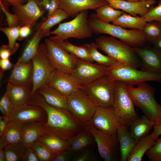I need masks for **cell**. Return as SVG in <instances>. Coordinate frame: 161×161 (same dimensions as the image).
I'll use <instances>...</instances> for the list:
<instances>
[{
  "label": "cell",
  "mask_w": 161,
  "mask_h": 161,
  "mask_svg": "<svg viewBox=\"0 0 161 161\" xmlns=\"http://www.w3.org/2000/svg\"><path fill=\"white\" fill-rule=\"evenodd\" d=\"M28 104L40 106L46 112L47 121L41 124L45 134L68 141L84 129L83 124L68 110L50 105L37 92L31 95Z\"/></svg>",
  "instance_id": "1"
},
{
  "label": "cell",
  "mask_w": 161,
  "mask_h": 161,
  "mask_svg": "<svg viewBox=\"0 0 161 161\" xmlns=\"http://www.w3.org/2000/svg\"><path fill=\"white\" fill-rule=\"evenodd\" d=\"M137 85L134 87V85L126 84V89L134 105L154 123V126H161V105L155 99V88L146 81Z\"/></svg>",
  "instance_id": "2"
},
{
  "label": "cell",
  "mask_w": 161,
  "mask_h": 161,
  "mask_svg": "<svg viewBox=\"0 0 161 161\" xmlns=\"http://www.w3.org/2000/svg\"><path fill=\"white\" fill-rule=\"evenodd\" d=\"M88 23L93 33L109 35L133 47H142L147 41L143 30H127L104 23L98 18L95 13L90 14Z\"/></svg>",
  "instance_id": "3"
},
{
  "label": "cell",
  "mask_w": 161,
  "mask_h": 161,
  "mask_svg": "<svg viewBox=\"0 0 161 161\" xmlns=\"http://www.w3.org/2000/svg\"><path fill=\"white\" fill-rule=\"evenodd\" d=\"M95 43L98 48L120 64L136 69L140 67L141 61L134 47L111 36H99Z\"/></svg>",
  "instance_id": "4"
},
{
  "label": "cell",
  "mask_w": 161,
  "mask_h": 161,
  "mask_svg": "<svg viewBox=\"0 0 161 161\" xmlns=\"http://www.w3.org/2000/svg\"><path fill=\"white\" fill-rule=\"evenodd\" d=\"M88 10H84L72 20L59 24L56 29L50 32L55 35L49 38L52 41H62L69 38L81 39L91 37L93 33L88 24Z\"/></svg>",
  "instance_id": "5"
},
{
  "label": "cell",
  "mask_w": 161,
  "mask_h": 161,
  "mask_svg": "<svg viewBox=\"0 0 161 161\" xmlns=\"http://www.w3.org/2000/svg\"><path fill=\"white\" fill-rule=\"evenodd\" d=\"M134 106L126 89V84L120 81H115L112 106L121 123L129 127L139 117Z\"/></svg>",
  "instance_id": "6"
},
{
  "label": "cell",
  "mask_w": 161,
  "mask_h": 161,
  "mask_svg": "<svg viewBox=\"0 0 161 161\" xmlns=\"http://www.w3.org/2000/svg\"><path fill=\"white\" fill-rule=\"evenodd\" d=\"M137 69L119 64L108 67L106 75L113 81H120L132 85L147 81L161 82V74L148 72Z\"/></svg>",
  "instance_id": "7"
},
{
  "label": "cell",
  "mask_w": 161,
  "mask_h": 161,
  "mask_svg": "<svg viewBox=\"0 0 161 161\" xmlns=\"http://www.w3.org/2000/svg\"><path fill=\"white\" fill-rule=\"evenodd\" d=\"M114 81L106 75L81 86V89L97 106H112Z\"/></svg>",
  "instance_id": "8"
},
{
  "label": "cell",
  "mask_w": 161,
  "mask_h": 161,
  "mask_svg": "<svg viewBox=\"0 0 161 161\" xmlns=\"http://www.w3.org/2000/svg\"><path fill=\"white\" fill-rule=\"evenodd\" d=\"M68 110L82 124L90 122L97 106L80 89L68 97Z\"/></svg>",
  "instance_id": "9"
},
{
  "label": "cell",
  "mask_w": 161,
  "mask_h": 161,
  "mask_svg": "<svg viewBox=\"0 0 161 161\" xmlns=\"http://www.w3.org/2000/svg\"><path fill=\"white\" fill-rule=\"evenodd\" d=\"M33 66L32 95L44 85L55 69L47 55L45 43L40 44L37 52L32 59Z\"/></svg>",
  "instance_id": "10"
},
{
  "label": "cell",
  "mask_w": 161,
  "mask_h": 161,
  "mask_svg": "<svg viewBox=\"0 0 161 161\" xmlns=\"http://www.w3.org/2000/svg\"><path fill=\"white\" fill-rule=\"evenodd\" d=\"M83 125L84 128L94 137L99 153L103 159L105 161L116 160L119 143L117 133L110 134L99 130L95 128L90 122Z\"/></svg>",
  "instance_id": "11"
},
{
  "label": "cell",
  "mask_w": 161,
  "mask_h": 161,
  "mask_svg": "<svg viewBox=\"0 0 161 161\" xmlns=\"http://www.w3.org/2000/svg\"><path fill=\"white\" fill-rule=\"evenodd\" d=\"M48 58L58 71L70 75L75 67L78 58L57 46L49 38L45 40Z\"/></svg>",
  "instance_id": "12"
},
{
  "label": "cell",
  "mask_w": 161,
  "mask_h": 161,
  "mask_svg": "<svg viewBox=\"0 0 161 161\" xmlns=\"http://www.w3.org/2000/svg\"><path fill=\"white\" fill-rule=\"evenodd\" d=\"M108 68L104 66L78 58L76 66L70 75L81 86L106 75Z\"/></svg>",
  "instance_id": "13"
},
{
  "label": "cell",
  "mask_w": 161,
  "mask_h": 161,
  "mask_svg": "<svg viewBox=\"0 0 161 161\" xmlns=\"http://www.w3.org/2000/svg\"><path fill=\"white\" fill-rule=\"evenodd\" d=\"M90 122L98 130L110 134L116 133L121 123L112 106H97Z\"/></svg>",
  "instance_id": "14"
},
{
  "label": "cell",
  "mask_w": 161,
  "mask_h": 161,
  "mask_svg": "<svg viewBox=\"0 0 161 161\" xmlns=\"http://www.w3.org/2000/svg\"><path fill=\"white\" fill-rule=\"evenodd\" d=\"M47 119V113L42 107L27 104L15 107L10 121L24 124L30 122L42 124L46 123Z\"/></svg>",
  "instance_id": "15"
},
{
  "label": "cell",
  "mask_w": 161,
  "mask_h": 161,
  "mask_svg": "<svg viewBox=\"0 0 161 161\" xmlns=\"http://www.w3.org/2000/svg\"><path fill=\"white\" fill-rule=\"evenodd\" d=\"M141 61V70L161 74V51L151 47H134Z\"/></svg>",
  "instance_id": "16"
},
{
  "label": "cell",
  "mask_w": 161,
  "mask_h": 161,
  "mask_svg": "<svg viewBox=\"0 0 161 161\" xmlns=\"http://www.w3.org/2000/svg\"><path fill=\"white\" fill-rule=\"evenodd\" d=\"M44 85L54 88L68 97L81 87L77 83L70 75L55 69L51 73Z\"/></svg>",
  "instance_id": "17"
},
{
  "label": "cell",
  "mask_w": 161,
  "mask_h": 161,
  "mask_svg": "<svg viewBox=\"0 0 161 161\" xmlns=\"http://www.w3.org/2000/svg\"><path fill=\"white\" fill-rule=\"evenodd\" d=\"M12 10L21 24L31 27L43 14L36 0H28L25 4L13 7Z\"/></svg>",
  "instance_id": "18"
},
{
  "label": "cell",
  "mask_w": 161,
  "mask_h": 161,
  "mask_svg": "<svg viewBox=\"0 0 161 161\" xmlns=\"http://www.w3.org/2000/svg\"><path fill=\"white\" fill-rule=\"evenodd\" d=\"M109 5L116 9L124 11L134 17L143 16L151 6L155 4L156 0L138 1H129L123 0H106Z\"/></svg>",
  "instance_id": "19"
},
{
  "label": "cell",
  "mask_w": 161,
  "mask_h": 161,
  "mask_svg": "<svg viewBox=\"0 0 161 161\" xmlns=\"http://www.w3.org/2000/svg\"><path fill=\"white\" fill-rule=\"evenodd\" d=\"M59 8L73 18L83 11L89 9L95 10L102 6L109 4L106 0H59Z\"/></svg>",
  "instance_id": "20"
},
{
  "label": "cell",
  "mask_w": 161,
  "mask_h": 161,
  "mask_svg": "<svg viewBox=\"0 0 161 161\" xmlns=\"http://www.w3.org/2000/svg\"><path fill=\"white\" fill-rule=\"evenodd\" d=\"M32 61L26 63L17 62L8 81L14 85L32 87Z\"/></svg>",
  "instance_id": "21"
},
{
  "label": "cell",
  "mask_w": 161,
  "mask_h": 161,
  "mask_svg": "<svg viewBox=\"0 0 161 161\" xmlns=\"http://www.w3.org/2000/svg\"><path fill=\"white\" fill-rule=\"evenodd\" d=\"M161 126H154V131L140 139L129 156L127 161H141L147 151L155 144L161 135Z\"/></svg>",
  "instance_id": "22"
},
{
  "label": "cell",
  "mask_w": 161,
  "mask_h": 161,
  "mask_svg": "<svg viewBox=\"0 0 161 161\" xmlns=\"http://www.w3.org/2000/svg\"><path fill=\"white\" fill-rule=\"evenodd\" d=\"M117 134L120 145V160L126 161L137 143L131 136L129 127L120 123L118 126Z\"/></svg>",
  "instance_id": "23"
},
{
  "label": "cell",
  "mask_w": 161,
  "mask_h": 161,
  "mask_svg": "<svg viewBox=\"0 0 161 161\" xmlns=\"http://www.w3.org/2000/svg\"><path fill=\"white\" fill-rule=\"evenodd\" d=\"M25 124L10 121L0 137V147L16 145L21 142L22 133Z\"/></svg>",
  "instance_id": "24"
},
{
  "label": "cell",
  "mask_w": 161,
  "mask_h": 161,
  "mask_svg": "<svg viewBox=\"0 0 161 161\" xmlns=\"http://www.w3.org/2000/svg\"><path fill=\"white\" fill-rule=\"evenodd\" d=\"M32 87L13 85L8 81L6 92L15 107L28 104Z\"/></svg>",
  "instance_id": "25"
},
{
  "label": "cell",
  "mask_w": 161,
  "mask_h": 161,
  "mask_svg": "<svg viewBox=\"0 0 161 161\" xmlns=\"http://www.w3.org/2000/svg\"><path fill=\"white\" fill-rule=\"evenodd\" d=\"M36 92L41 94L50 105L68 110V97L54 88L44 85L38 88Z\"/></svg>",
  "instance_id": "26"
},
{
  "label": "cell",
  "mask_w": 161,
  "mask_h": 161,
  "mask_svg": "<svg viewBox=\"0 0 161 161\" xmlns=\"http://www.w3.org/2000/svg\"><path fill=\"white\" fill-rule=\"evenodd\" d=\"M44 134L41 124L35 122L26 123L23 130L21 143L26 148H30L34 143Z\"/></svg>",
  "instance_id": "27"
},
{
  "label": "cell",
  "mask_w": 161,
  "mask_h": 161,
  "mask_svg": "<svg viewBox=\"0 0 161 161\" xmlns=\"http://www.w3.org/2000/svg\"><path fill=\"white\" fill-rule=\"evenodd\" d=\"M154 123L145 115L134 120L129 126L131 136L137 142L148 134Z\"/></svg>",
  "instance_id": "28"
},
{
  "label": "cell",
  "mask_w": 161,
  "mask_h": 161,
  "mask_svg": "<svg viewBox=\"0 0 161 161\" xmlns=\"http://www.w3.org/2000/svg\"><path fill=\"white\" fill-rule=\"evenodd\" d=\"M68 141L70 149L75 153L92 145L96 143L92 134L85 128Z\"/></svg>",
  "instance_id": "29"
},
{
  "label": "cell",
  "mask_w": 161,
  "mask_h": 161,
  "mask_svg": "<svg viewBox=\"0 0 161 161\" xmlns=\"http://www.w3.org/2000/svg\"><path fill=\"white\" fill-rule=\"evenodd\" d=\"M38 140L51 152L54 154L70 149L69 144L68 141L53 135L44 134Z\"/></svg>",
  "instance_id": "30"
},
{
  "label": "cell",
  "mask_w": 161,
  "mask_h": 161,
  "mask_svg": "<svg viewBox=\"0 0 161 161\" xmlns=\"http://www.w3.org/2000/svg\"><path fill=\"white\" fill-rule=\"evenodd\" d=\"M45 36H46L40 31L37 30L28 42L17 62L26 63L31 61L32 58L37 52L40 41Z\"/></svg>",
  "instance_id": "31"
},
{
  "label": "cell",
  "mask_w": 161,
  "mask_h": 161,
  "mask_svg": "<svg viewBox=\"0 0 161 161\" xmlns=\"http://www.w3.org/2000/svg\"><path fill=\"white\" fill-rule=\"evenodd\" d=\"M146 22L143 16L134 17L124 12L113 21L112 24L124 29L143 30Z\"/></svg>",
  "instance_id": "32"
},
{
  "label": "cell",
  "mask_w": 161,
  "mask_h": 161,
  "mask_svg": "<svg viewBox=\"0 0 161 161\" xmlns=\"http://www.w3.org/2000/svg\"><path fill=\"white\" fill-rule=\"evenodd\" d=\"M69 17L66 12L59 8L48 15L47 19L39 25L37 30L40 31L46 36L49 35L50 30L53 26Z\"/></svg>",
  "instance_id": "33"
},
{
  "label": "cell",
  "mask_w": 161,
  "mask_h": 161,
  "mask_svg": "<svg viewBox=\"0 0 161 161\" xmlns=\"http://www.w3.org/2000/svg\"><path fill=\"white\" fill-rule=\"evenodd\" d=\"M81 45L87 49L93 61L96 62L98 64L110 67L120 64L115 60L108 56L104 55L99 52L95 43H85Z\"/></svg>",
  "instance_id": "34"
},
{
  "label": "cell",
  "mask_w": 161,
  "mask_h": 161,
  "mask_svg": "<svg viewBox=\"0 0 161 161\" xmlns=\"http://www.w3.org/2000/svg\"><path fill=\"white\" fill-rule=\"evenodd\" d=\"M52 41L78 59L92 63L94 62L87 49L81 45L80 46L74 45L69 42L67 40Z\"/></svg>",
  "instance_id": "35"
},
{
  "label": "cell",
  "mask_w": 161,
  "mask_h": 161,
  "mask_svg": "<svg viewBox=\"0 0 161 161\" xmlns=\"http://www.w3.org/2000/svg\"><path fill=\"white\" fill-rule=\"evenodd\" d=\"M96 15L102 22L106 23H112L125 12L116 9L109 4L102 6L95 10Z\"/></svg>",
  "instance_id": "36"
},
{
  "label": "cell",
  "mask_w": 161,
  "mask_h": 161,
  "mask_svg": "<svg viewBox=\"0 0 161 161\" xmlns=\"http://www.w3.org/2000/svg\"><path fill=\"white\" fill-rule=\"evenodd\" d=\"M27 148L21 142L16 145H5L4 149L5 154L6 161H22Z\"/></svg>",
  "instance_id": "37"
},
{
  "label": "cell",
  "mask_w": 161,
  "mask_h": 161,
  "mask_svg": "<svg viewBox=\"0 0 161 161\" xmlns=\"http://www.w3.org/2000/svg\"><path fill=\"white\" fill-rule=\"evenodd\" d=\"M20 25L12 27H1L0 30L3 32L7 36L8 41V46L14 54L19 47L18 43L16 42L19 36Z\"/></svg>",
  "instance_id": "38"
},
{
  "label": "cell",
  "mask_w": 161,
  "mask_h": 161,
  "mask_svg": "<svg viewBox=\"0 0 161 161\" xmlns=\"http://www.w3.org/2000/svg\"><path fill=\"white\" fill-rule=\"evenodd\" d=\"M143 31L147 41L153 44L161 36V22L156 21L147 22Z\"/></svg>",
  "instance_id": "39"
},
{
  "label": "cell",
  "mask_w": 161,
  "mask_h": 161,
  "mask_svg": "<svg viewBox=\"0 0 161 161\" xmlns=\"http://www.w3.org/2000/svg\"><path fill=\"white\" fill-rule=\"evenodd\" d=\"M30 148L33 150L39 161H53L56 154L51 152L39 140L34 143Z\"/></svg>",
  "instance_id": "40"
},
{
  "label": "cell",
  "mask_w": 161,
  "mask_h": 161,
  "mask_svg": "<svg viewBox=\"0 0 161 161\" xmlns=\"http://www.w3.org/2000/svg\"><path fill=\"white\" fill-rule=\"evenodd\" d=\"M14 108L6 92L0 100V110L2 116L8 122Z\"/></svg>",
  "instance_id": "41"
},
{
  "label": "cell",
  "mask_w": 161,
  "mask_h": 161,
  "mask_svg": "<svg viewBox=\"0 0 161 161\" xmlns=\"http://www.w3.org/2000/svg\"><path fill=\"white\" fill-rule=\"evenodd\" d=\"M143 17L147 22L154 21L161 22V0L159 1L157 6H151Z\"/></svg>",
  "instance_id": "42"
},
{
  "label": "cell",
  "mask_w": 161,
  "mask_h": 161,
  "mask_svg": "<svg viewBox=\"0 0 161 161\" xmlns=\"http://www.w3.org/2000/svg\"><path fill=\"white\" fill-rule=\"evenodd\" d=\"M145 154L150 161H161V138H157Z\"/></svg>",
  "instance_id": "43"
},
{
  "label": "cell",
  "mask_w": 161,
  "mask_h": 161,
  "mask_svg": "<svg viewBox=\"0 0 161 161\" xmlns=\"http://www.w3.org/2000/svg\"><path fill=\"white\" fill-rule=\"evenodd\" d=\"M92 145L76 153L72 159L73 161H89L93 160Z\"/></svg>",
  "instance_id": "44"
},
{
  "label": "cell",
  "mask_w": 161,
  "mask_h": 161,
  "mask_svg": "<svg viewBox=\"0 0 161 161\" xmlns=\"http://www.w3.org/2000/svg\"><path fill=\"white\" fill-rule=\"evenodd\" d=\"M0 5L1 10L5 15L6 18L8 27H12L20 25V22L16 16L14 14H12L8 12L5 6L0 0Z\"/></svg>",
  "instance_id": "45"
},
{
  "label": "cell",
  "mask_w": 161,
  "mask_h": 161,
  "mask_svg": "<svg viewBox=\"0 0 161 161\" xmlns=\"http://www.w3.org/2000/svg\"><path fill=\"white\" fill-rule=\"evenodd\" d=\"M75 153L70 149L61 151L56 154L53 161L72 160Z\"/></svg>",
  "instance_id": "46"
},
{
  "label": "cell",
  "mask_w": 161,
  "mask_h": 161,
  "mask_svg": "<svg viewBox=\"0 0 161 161\" xmlns=\"http://www.w3.org/2000/svg\"><path fill=\"white\" fill-rule=\"evenodd\" d=\"M22 161H39L33 150L31 148H27L23 155Z\"/></svg>",
  "instance_id": "47"
},
{
  "label": "cell",
  "mask_w": 161,
  "mask_h": 161,
  "mask_svg": "<svg viewBox=\"0 0 161 161\" xmlns=\"http://www.w3.org/2000/svg\"><path fill=\"white\" fill-rule=\"evenodd\" d=\"M13 66L12 63L10 61L9 59H0V78H1L3 75L4 72L7 70L10 69Z\"/></svg>",
  "instance_id": "48"
},
{
  "label": "cell",
  "mask_w": 161,
  "mask_h": 161,
  "mask_svg": "<svg viewBox=\"0 0 161 161\" xmlns=\"http://www.w3.org/2000/svg\"><path fill=\"white\" fill-rule=\"evenodd\" d=\"M13 54L11 50L7 45H3L0 49V57L1 59H8L11 55Z\"/></svg>",
  "instance_id": "49"
},
{
  "label": "cell",
  "mask_w": 161,
  "mask_h": 161,
  "mask_svg": "<svg viewBox=\"0 0 161 161\" xmlns=\"http://www.w3.org/2000/svg\"><path fill=\"white\" fill-rule=\"evenodd\" d=\"M31 27L28 25L21 27L19 30V36L18 39L21 40L27 37L31 32Z\"/></svg>",
  "instance_id": "50"
},
{
  "label": "cell",
  "mask_w": 161,
  "mask_h": 161,
  "mask_svg": "<svg viewBox=\"0 0 161 161\" xmlns=\"http://www.w3.org/2000/svg\"><path fill=\"white\" fill-rule=\"evenodd\" d=\"M4 5L12 6L14 7L19 5L24 4L28 0H0Z\"/></svg>",
  "instance_id": "51"
},
{
  "label": "cell",
  "mask_w": 161,
  "mask_h": 161,
  "mask_svg": "<svg viewBox=\"0 0 161 161\" xmlns=\"http://www.w3.org/2000/svg\"><path fill=\"white\" fill-rule=\"evenodd\" d=\"M59 0H50L48 15L59 8Z\"/></svg>",
  "instance_id": "52"
},
{
  "label": "cell",
  "mask_w": 161,
  "mask_h": 161,
  "mask_svg": "<svg viewBox=\"0 0 161 161\" xmlns=\"http://www.w3.org/2000/svg\"><path fill=\"white\" fill-rule=\"evenodd\" d=\"M8 122L3 117H0V137L2 135L7 123Z\"/></svg>",
  "instance_id": "53"
},
{
  "label": "cell",
  "mask_w": 161,
  "mask_h": 161,
  "mask_svg": "<svg viewBox=\"0 0 161 161\" xmlns=\"http://www.w3.org/2000/svg\"><path fill=\"white\" fill-rule=\"evenodd\" d=\"M153 44L154 47L161 51V36L156 39Z\"/></svg>",
  "instance_id": "54"
},
{
  "label": "cell",
  "mask_w": 161,
  "mask_h": 161,
  "mask_svg": "<svg viewBox=\"0 0 161 161\" xmlns=\"http://www.w3.org/2000/svg\"><path fill=\"white\" fill-rule=\"evenodd\" d=\"M0 161H6V156L4 148L0 147Z\"/></svg>",
  "instance_id": "55"
},
{
  "label": "cell",
  "mask_w": 161,
  "mask_h": 161,
  "mask_svg": "<svg viewBox=\"0 0 161 161\" xmlns=\"http://www.w3.org/2000/svg\"><path fill=\"white\" fill-rule=\"evenodd\" d=\"M124 1H145V0H123Z\"/></svg>",
  "instance_id": "56"
}]
</instances>
